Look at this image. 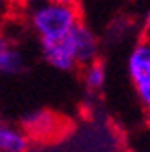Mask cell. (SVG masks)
Returning a JSON list of instances; mask_svg holds the SVG:
<instances>
[{"instance_id":"6da1fadb","label":"cell","mask_w":150,"mask_h":152,"mask_svg":"<svg viewBox=\"0 0 150 152\" xmlns=\"http://www.w3.org/2000/svg\"><path fill=\"white\" fill-rule=\"evenodd\" d=\"M80 22V9L76 6H63L45 0L29 7V24L42 42L62 40Z\"/></svg>"},{"instance_id":"7a4b0ae2","label":"cell","mask_w":150,"mask_h":152,"mask_svg":"<svg viewBox=\"0 0 150 152\" xmlns=\"http://www.w3.org/2000/svg\"><path fill=\"white\" fill-rule=\"evenodd\" d=\"M67 42L72 49L74 54V60H76L78 65H90L96 62V56H98V38L96 34L90 31V27H87L83 22L76 24L72 27V31L65 36Z\"/></svg>"},{"instance_id":"3957f363","label":"cell","mask_w":150,"mask_h":152,"mask_svg":"<svg viewBox=\"0 0 150 152\" xmlns=\"http://www.w3.org/2000/svg\"><path fill=\"white\" fill-rule=\"evenodd\" d=\"M60 125H62V120L51 110H34V112H29L22 120V127L27 138L29 136L42 138V140L52 138L54 134L60 132Z\"/></svg>"},{"instance_id":"277c9868","label":"cell","mask_w":150,"mask_h":152,"mask_svg":"<svg viewBox=\"0 0 150 152\" xmlns=\"http://www.w3.org/2000/svg\"><path fill=\"white\" fill-rule=\"evenodd\" d=\"M128 74L136 87L150 83V36L136 44L128 56Z\"/></svg>"},{"instance_id":"5b68a950","label":"cell","mask_w":150,"mask_h":152,"mask_svg":"<svg viewBox=\"0 0 150 152\" xmlns=\"http://www.w3.org/2000/svg\"><path fill=\"white\" fill-rule=\"evenodd\" d=\"M42 54L49 65L60 71H72L78 65L67 38H62L58 42H42Z\"/></svg>"},{"instance_id":"8992f818","label":"cell","mask_w":150,"mask_h":152,"mask_svg":"<svg viewBox=\"0 0 150 152\" xmlns=\"http://www.w3.org/2000/svg\"><path fill=\"white\" fill-rule=\"evenodd\" d=\"M31 140L22 129L0 121V152H27Z\"/></svg>"},{"instance_id":"52a82bcc","label":"cell","mask_w":150,"mask_h":152,"mask_svg":"<svg viewBox=\"0 0 150 152\" xmlns=\"http://www.w3.org/2000/svg\"><path fill=\"white\" fill-rule=\"evenodd\" d=\"M22 69H24V58L13 45L0 53V78L18 74Z\"/></svg>"},{"instance_id":"ba28073f","label":"cell","mask_w":150,"mask_h":152,"mask_svg":"<svg viewBox=\"0 0 150 152\" xmlns=\"http://www.w3.org/2000/svg\"><path fill=\"white\" fill-rule=\"evenodd\" d=\"M83 80H85L87 89H90V91L101 89L103 83H105V69H103V65L98 64V62L87 65L85 72H83Z\"/></svg>"},{"instance_id":"9c48e42d","label":"cell","mask_w":150,"mask_h":152,"mask_svg":"<svg viewBox=\"0 0 150 152\" xmlns=\"http://www.w3.org/2000/svg\"><path fill=\"white\" fill-rule=\"evenodd\" d=\"M138 94H139L141 103L150 110V83L148 85H143V87H138Z\"/></svg>"},{"instance_id":"30bf717a","label":"cell","mask_w":150,"mask_h":152,"mask_svg":"<svg viewBox=\"0 0 150 152\" xmlns=\"http://www.w3.org/2000/svg\"><path fill=\"white\" fill-rule=\"evenodd\" d=\"M11 9H13V0H0V24H4Z\"/></svg>"},{"instance_id":"8fae6325","label":"cell","mask_w":150,"mask_h":152,"mask_svg":"<svg viewBox=\"0 0 150 152\" xmlns=\"http://www.w3.org/2000/svg\"><path fill=\"white\" fill-rule=\"evenodd\" d=\"M9 47H11V42L7 40V36H6L2 31H0V53L6 51V49H9Z\"/></svg>"},{"instance_id":"7c38bea8","label":"cell","mask_w":150,"mask_h":152,"mask_svg":"<svg viewBox=\"0 0 150 152\" xmlns=\"http://www.w3.org/2000/svg\"><path fill=\"white\" fill-rule=\"evenodd\" d=\"M16 2H20L22 6H27V7H33V6H36V4L45 2V0H16Z\"/></svg>"},{"instance_id":"4fadbf2b","label":"cell","mask_w":150,"mask_h":152,"mask_svg":"<svg viewBox=\"0 0 150 152\" xmlns=\"http://www.w3.org/2000/svg\"><path fill=\"white\" fill-rule=\"evenodd\" d=\"M51 2L63 4V6H76V4H78V0H51Z\"/></svg>"},{"instance_id":"5bb4252c","label":"cell","mask_w":150,"mask_h":152,"mask_svg":"<svg viewBox=\"0 0 150 152\" xmlns=\"http://www.w3.org/2000/svg\"><path fill=\"white\" fill-rule=\"evenodd\" d=\"M146 27H148V31H150V13H148V16H146Z\"/></svg>"}]
</instances>
